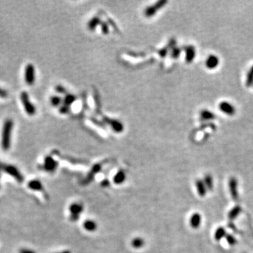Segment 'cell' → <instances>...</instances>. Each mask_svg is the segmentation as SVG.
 <instances>
[{
    "label": "cell",
    "mask_w": 253,
    "mask_h": 253,
    "mask_svg": "<svg viewBox=\"0 0 253 253\" xmlns=\"http://www.w3.org/2000/svg\"><path fill=\"white\" fill-rule=\"evenodd\" d=\"M19 253H36L35 251H33L32 250L27 249V248H22L20 250Z\"/></svg>",
    "instance_id": "27"
},
{
    "label": "cell",
    "mask_w": 253,
    "mask_h": 253,
    "mask_svg": "<svg viewBox=\"0 0 253 253\" xmlns=\"http://www.w3.org/2000/svg\"><path fill=\"white\" fill-rule=\"evenodd\" d=\"M200 117L205 120H214L215 118V115H214L213 112L208 110H203L200 111Z\"/></svg>",
    "instance_id": "17"
},
{
    "label": "cell",
    "mask_w": 253,
    "mask_h": 253,
    "mask_svg": "<svg viewBox=\"0 0 253 253\" xmlns=\"http://www.w3.org/2000/svg\"><path fill=\"white\" fill-rule=\"evenodd\" d=\"M144 239L141 238H135L133 239L132 241V247L137 249H139V248H141V247H142L143 246H144Z\"/></svg>",
    "instance_id": "22"
},
{
    "label": "cell",
    "mask_w": 253,
    "mask_h": 253,
    "mask_svg": "<svg viewBox=\"0 0 253 253\" xmlns=\"http://www.w3.org/2000/svg\"><path fill=\"white\" fill-rule=\"evenodd\" d=\"M204 183L206 186V188L208 190H212L213 188V179L211 175H207L204 177V179H203Z\"/></svg>",
    "instance_id": "20"
},
{
    "label": "cell",
    "mask_w": 253,
    "mask_h": 253,
    "mask_svg": "<svg viewBox=\"0 0 253 253\" xmlns=\"http://www.w3.org/2000/svg\"><path fill=\"white\" fill-rule=\"evenodd\" d=\"M101 183H102V185H103V186H108V185L109 184V182H108V180L106 179V180H104Z\"/></svg>",
    "instance_id": "30"
},
{
    "label": "cell",
    "mask_w": 253,
    "mask_h": 253,
    "mask_svg": "<svg viewBox=\"0 0 253 253\" xmlns=\"http://www.w3.org/2000/svg\"><path fill=\"white\" fill-rule=\"evenodd\" d=\"M245 84L247 87H250L253 84V65L252 66L247 73L246 80H245Z\"/></svg>",
    "instance_id": "21"
},
{
    "label": "cell",
    "mask_w": 253,
    "mask_h": 253,
    "mask_svg": "<svg viewBox=\"0 0 253 253\" xmlns=\"http://www.w3.org/2000/svg\"><path fill=\"white\" fill-rule=\"evenodd\" d=\"M27 187L32 191H41L43 190V185L40 181L37 179H32L27 183Z\"/></svg>",
    "instance_id": "14"
},
{
    "label": "cell",
    "mask_w": 253,
    "mask_h": 253,
    "mask_svg": "<svg viewBox=\"0 0 253 253\" xmlns=\"http://www.w3.org/2000/svg\"><path fill=\"white\" fill-rule=\"evenodd\" d=\"M83 211V206L80 203H75L70 206V213L72 220L75 221L80 217V214Z\"/></svg>",
    "instance_id": "8"
},
{
    "label": "cell",
    "mask_w": 253,
    "mask_h": 253,
    "mask_svg": "<svg viewBox=\"0 0 253 253\" xmlns=\"http://www.w3.org/2000/svg\"><path fill=\"white\" fill-rule=\"evenodd\" d=\"M180 53H181V49H180V48H178V47H175L172 52V57L173 58H175V59H176V58H179V56Z\"/></svg>",
    "instance_id": "26"
},
{
    "label": "cell",
    "mask_w": 253,
    "mask_h": 253,
    "mask_svg": "<svg viewBox=\"0 0 253 253\" xmlns=\"http://www.w3.org/2000/svg\"><path fill=\"white\" fill-rule=\"evenodd\" d=\"M252 86H253V84H252Z\"/></svg>",
    "instance_id": "35"
},
{
    "label": "cell",
    "mask_w": 253,
    "mask_h": 253,
    "mask_svg": "<svg viewBox=\"0 0 253 253\" xmlns=\"http://www.w3.org/2000/svg\"><path fill=\"white\" fill-rule=\"evenodd\" d=\"M1 91H2V89L0 88V93H1Z\"/></svg>",
    "instance_id": "32"
},
{
    "label": "cell",
    "mask_w": 253,
    "mask_h": 253,
    "mask_svg": "<svg viewBox=\"0 0 253 253\" xmlns=\"http://www.w3.org/2000/svg\"><path fill=\"white\" fill-rule=\"evenodd\" d=\"M225 238H226V241L229 243V245H234L236 243V239L235 238V237L233 236V235L226 234V236Z\"/></svg>",
    "instance_id": "25"
},
{
    "label": "cell",
    "mask_w": 253,
    "mask_h": 253,
    "mask_svg": "<svg viewBox=\"0 0 253 253\" xmlns=\"http://www.w3.org/2000/svg\"><path fill=\"white\" fill-rule=\"evenodd\" d=\"M242 211V208L239 205L234 206L231 209H230V211L229 212L228 214V217L230 220H234L236 218V217H238V215L241 214Z\"/></svg>",
    "instance_id": "15"
},
{
    "label": "cell",
    "mask_w": 253,
    "mask_h": 253,
    "mask_svg": "<svg viewBox=\"0 0 253 253\" xmlns=\"http://www.w3.org/2000/svg\"><path fill=\"white\" fill-rule=\"evenodd\" d=\"M201 221H202L201 215L198 213H193L192 215L191 216L190 219H189L190 226L192 227L193 229L199 228L201 224Z\"/></svg>",
    "instance_id": "12"
},
{
    "label": "cell",
    "mask_w": 253,
    "mask_h": 253,
    "mask_svg": "<svg viewBox=\"0 0 253 253\" xmlns=\"http://www.w3.org/2000/svg\"><path fill=\"white\" fill-rule=\"evenodd\" d=\"M185 60L188 63H192L196 57V49L192 45H188L185 48Z\"/></svg>",
    "instance_id": "11"
},
{
    "label": "cell",
    "mask_w": 253,
    "mask_h": 253,
    "mask_svg": "<svg viewBox=\"0 0 253 253\" xmlns=\"http://www.w3.org/2000/svg\"><path fill=\"white\" fill-rule=\"evenodd\" d=\"M167 3V2H165V1H161L159 2H157L156 4L155 5H153L152 6H150V7H148V8L145 10V16H147V17H150L151 16H153L155 13H156V9H160L162 8V6H164L165 4Z\"/></svg>",
    "instance_id": "10"
},
{
    "label": "cell",
    "mask_w": 253,
    "mask_h": 253,
    "mask_svg": "<svg viewBox=\"0 0 253 253\" xmlns=\"http://www.w3.org/2000/svg\"><path fill=\"white\" fill-rule=\"evenodd\" d=\"M61 253H70V252H68V251H65V252H61Z\"/></svg>",
    "instance_id": "31"
},
{
    "label": "cell",
    "mask_w": 253,
    "mask_h": 253,
    "mask_svg": "<svg viewBox=\"0 0 253 253\" xmlns=\"http://www.w3.org/2000/svg\"><path fill=\"white\" fill-rule=\"evenodd\" d=\"M0 177H1V175H0Z\"/></svg>",
    "instance_id": "34"
},
{
    "label": "cell",
    "mask_w": 253,
    "mask_h": 253,
    "mask_svg": "<svg viewBox=\"0 0 253 253\" xmlns=\"http://www.w3.org/2000/svg\"><path fill=\"white\" fill-rule=\"evenodd\" d=\"M196 187L197 189V192H198L199 196L203 197L206 195L207 190H208V189H207L205 183H204L203 180L202 179L196 180Z\"/></svg>",
    "instance_id": "13"
},
{
    "label": "cell",
    "mask_w": 253,
    "mask_h": 253,
    "mask_svg": "<svg viewBox=\"0 0 253 253\" xmlns=\"http://www.w3.org/2000/svg\"><path fill=\"white\" fill-rule=\"evenodd\" d=\"M20 100L23 105L24 109L26 113L30 116H34L36 112V108L35 106L33 105L31 101L30 100V97L26 91H23V92L20 94Z\"/></svg>",
    "instance_id": "3"
},
{
    "label": "cell",
    "mask_w": 253,
    "mask_h": 253,
    "mask_svg": "<svg viewBox=\"0 0 253 253\" xmlns=\"http://www.w3.org/2000/svg\"><path fill=\"white\" fill-rule=\"evenodd\" d=\"M13 128H14V122L11 119H6L4 121L2 132V147L4 150L9 149L11 146V140Z\"/></svg>",
    "instance_id": "1"
},
{
    "label": "cell",
    "mask_w": 253,
    "mask_h": 253,
    "mask_svg": "<svg viewBox=\"0 0 253 253\" xmlns=\"http://www.w3.org/2000/svg\"><path fill=\"white\" fill-rule=\"evenodd\" d=\"M83 226L87 231H94L97 228L96 224L93 220H86L84 222Z\"/></svg>",
    "instance_id": "19"
},
{
    "label": "cell",
    "mask_w": 253,
    "mask_h": 253,
    "mask_svg": "<svg viewBox=\"0 0 253 253\" xmlns=\"http://www.w3.org/2000/svg\"><path fill=\"white\" fill-rule=\"evenodd\" d=\"M219 108L221 112H223L227 116H234L236 113V108L231 103L227 101H221L219 104Z\"/></svg>",
    "instance_id": "6"
},
{
    "label": "cell",
    "mask_w": 253,
    "mask_h": 253,
    "mask_svg": "<svg viewBox=\"0 0 253 253\" xmlns=\"http://www.w3.org/2000/svg\"><path fill=\"white\" fill-rule=\"evenodd\" d=\"M0 171L6 172L9 175L14 178L19 183H22L24 181V177L22 175L16 167L9 164H4V163L0 162Z\"/></svg>",
    "instance_id": "2"
},
{
    "label": "cell",
    "mask_w": 253,
    "mask_h": 253,
    "mask_svg": "<svg viewBox=\"0 0 253 253\" xmlns=\"http://www.w3.org/2000/svg\"><path fill=\"white\" fill-rule=\"evenodd\" d=\"M229 189L232 198L237 200L238 198V181L235 177L230 178L229 181Z\"/></svg>",
    "instance_id": "7"
},
{
    "label": "cell",
    "mask_w": 253,
    "mask_h": 253,
    "mask_svg": "<svg viewBox=\"0 0 253 253\" xmlns=\"http://www.w3.org/2000/svg\"><path fill=\"white\" fill-rule=\"evenodd\" d=\"M0 187H1V184H0Z\"/></svg>",
    "instance_id": "33"
},
{
    "label": "cell",
    "mask_w": 253,
    "mask_h": 253,
    "mask_svg": "<svg viewBox=\"0 0 253 253\" xmlns=\"http://www.w3.org/2000/svg\"><path fill=\"white\" fill-rule=\"evenodd\" d=\"M56 91H57V92H58V93H64L65 91L64 88H63L62 86H60V85L56 86Z\"/></svg>",
    "instance_id": "28"
},
{
    "label": "cell",
    "mask_w": 253,
    "mask_h": 253,
    "mask_svg": "<svg viewBox=\"0 0 253 253\" xmlns=\"http://www.w3.org/2000/svg\"><path fill=\"white\" fill-rule=\"evenodd\" d=\"M226 230L221 226L217 228L215 232H214V239L217 241H220V240H221L223 238L226 237Z\"/></svg>",
    "instance_id": "18"
},
{
    "label": "cell",
    "mask_w": 253,
    "mask_h": 253,
    "mask_svg": "<svg viewBox=\"0 0 253 253\" xmlns=\"http://www.w3.org/2000/svg\"><path fill=\"white\" fill-rule=\"evenodd\" d=\"M99 23V19L97 17L94 18V19H91L90 21L89 22L88 27L89 30H94L95 29V27H96L97 25Z\"/></svg>",
    "instance_id": "24"
},
{
    "label": "cell",
    "mask_w": 253,
    "mask_h": 253,
    "mask_svg": "<svg viewBox=\"0 0 253 253\" xmlns=\"http://www.w3.org/2000/svg\"><path fill=\"white\" fill-rule=\"evenodd\" d=\"M25 81L28 85H32L35 82V69L31 63L27 64L25 67Z\"/></svg>",
    "instance_id": "4"
},
{
    "label": "cell",
    "mask_w": 253,
    "mask_h": 253,
    "mask_svg": "<svg viewBox=\"0 0 253 253\" xmlns=\"http://www.w3.org/2000/svg\"><path fill=\"white\" fill-rule=\"evenodd\" d=\"M7 96H8V93H7V91L6 90H4V89H2L1 93H0V97H2V98H6Z\"/></svg>",
    "instance_id": "29"
},
{
    "label": "cell",
    "mask_w": 253,
    "mask_h": 253,
    "mask_svg": "<svg viewBox=\"0 0 253 253\" xmlns=\"http://www.w3.org/2000/svg\"><path fill=\"white\" fill-rule=\"evenodd\" d=\"M125 179H126V175H125L124 172L120 170L119 172H117L116 175H115L113 181L116 184H121V183H123L125 181Z\"/></svg>",
    "instance_id": "16"
},
{
    "label": "cell",
    "mask_w": 253,
    "mask_h": 253,
    "mask_svg": "<svg viewBox=\"0 0 253 253\" xmlns=\"http://www.w3.org/2000/svg\"><path fill=\"white\" fill-rule=\"evenodd\" d=\"M50 101H51V103H52V106H55V107H58L61 105V102H62V99H61V98L59 96H53L52 97V98H51Z\"/></svg>",
    "instance_id": "23"
},
{
    "label": "cell",
    "mask_w": 253,
    "mask_h": 253,
    "mask_svg": "<svg viewBox=\"0 0 253 253\" xmlns=\"http://www.w3.org/2000/svg\"><path fill=\"white\" fill-rule=\"evenodd\" d=\"M58 167V162L56 161L51 155L46 156L44 160L43 168L45 171L48 172H53Z\"/></svg>",
    "instance_id": "5"
},
{
    "label": "cell",
    "mask_w": 253,
    "mask_h": 253,
    "mask_svg": "<svg viewBox=\"0 0 253 253\" xmlns=\"http://www.w3.org/2000/svg\"><path fill=\"white\" fill-rule=\"evenodd\" d=\"M219 64V59L216 55H209L205 61V65L209 70L216 68Z\"/></svg>",
    "instance_id": "9"
}]
</instances>
